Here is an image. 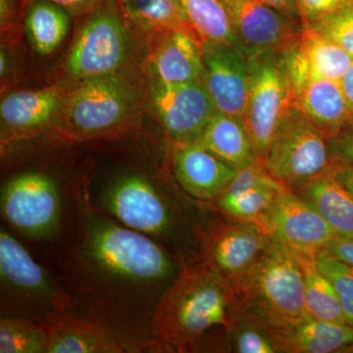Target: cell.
<instances>
[{
    "instance_id": "obj_3",
    "label": "cell",
    "mask_w": 353,
    "mask_h": 353,
    "mask_svg": "<svg viewBox=\"0 0 353 353\" xmlns=\"http://www.w3.org/2000/svg\"><path fill=\"white\" fill-rule=\"evenodd\" d=\"M236 316L266 332L308 316L299 252L271 241L257 261L231 285Z\"/></svg>"
},
{
    "instance_id": "obj_20",
    "label": "cell",
    "mask_w": 353,
    "mask_h": 353,
    "mask_svg": "<svg viewBox=\"0 0 353 353\" xmlns=\"http://www.w3.org/2000/svg\"><path fill=\"white\" fill-rule=\"evenodd\" d=\"M280 352H353V327L321 321L306 316L303 319L267 330Z\"/></svg>"
},
{
    "instance_id": "obj_28",
    "label": "cell",
    "mask_w": 353,
    "mask_h": 353,
    "mask_svg": "<svg viewBox=\"0 0 353 353\" xmlns=\"http://www.w3.org/2000/svg\"><path fill=\"white\" fill-rule=\"evenodd\" d=\"M119 1L128 17L143 29L166 32L187 31L194 34L178 0Z\"/></svg>"
},
{
    "instance_id": "obj_9",
    "label": "cell",
    "mask_w": 353,
    "mask_h": 353,
    "mask_svg": "<svg viewBox=\"0 0 353 353\" xmlns=\"http://www.w3.org/2000/svg\"><path fill=\"white\" fill-rule=\"evenodd\" d=\"M134 103L131 88L114 75L85 79L68 102V131L76 139H95L123 131Z\"/></svg>"
},
{
    "instance_id": "obj_16",
    "label": "cell",
    "mask_w": 353,
    "mask_h": 353,
    "mask_svg": "<svg viewBox=\"0 0 353 353\" xmlns=\"http://www.w3.org/2000/svg\"><path fill=\"white\" fill-rule=\"evenodd\" d=\"M172 170L179 188L197 204L219 199L238 174L197 143L174 145Z\"/></svg>"
},
{
    "instance_id": "obj_36",
    "label": "cell",
    "mask_w": 353,
    "mask_h": 353,
    "mask_svg": "<svg viewBox=\"0 0 353 353\" xmlns=\"http://www.w3.org/2000/svg\"><path fill=\"white\" fill-rule=\"evenodd\" d=\"M324 250L334 255L336 259L353 266V239L334 236Z\"/></svg>"
},
{
    "instance_id": "obj_39",
    "label": "cell",
    "mask_w": 353,
    "mask_h": 353,
    "mask_svg": "<svg viewBox=\"0 0 353 353\" xmlns=\"http://www.w3.org/2000/svg\"><path fill=\"white\" fill-rule=\"evenodd\" d=\"M331 174L353 196V167H336Z\"/></svg>"
},
{
    "instance_id": "obj_13",
    "label": "cell",
    "mask_w": 353,
    "mask_h": 353,
    "mask_svg": "<svg viewBox=\"0 0 353 353\" xmlns=\"http://www.w3.org/2000/svg\"><path fill=\"white\" fill-rule=\"evenodd\" d=\"M256 225L272 240L309 254H316L336 236L319 212L290 189L279 194Z\"/></svg>"
},
{
    "instance_id": "obj_41",
    "label": "cell",
    "mask_w": 353,
    "mask_h": 353,
    "mask_svg": "<svg viewBox=\"0 0 353 353\" xmlns=\"http://www.w3.org/2000/svg\"><path fill=\"white\" fill-rule=\"evenodd\" d=\"M352 1H353V0H352Z\"/></svg>"
},
{
    "instance_id": "obj_19",
    "label": "cell",
    "mask_w": 353,
    "mask_h": 353,
    "mask_svg": "<svg viewBox=\"0 0 353 353\" xmlns=\"http://www.w3.org/2000/svg\"><path fill=\"white\" fill-rule=\"evenodd\" d=\"M292 106L299 109L327 136L339 129L353 114L341 83L321 78L290 81Z\"/></svg>"
},
{
    "instance_id": "obj_26",
    "label": "cell",
    "mask_w": 353,
    "mask_h": 353,
    "mask_svg": "<svg viewBox=\"0 0 353 353\" xmlns=\"http://www.w3.org/2000/svg\"><path fill=\"white\" fill-rule=\"evenodd\" d=\"M25 27L34 50L39 54H50L68 34L70 12L48 0H30Z\"/></svg>"
},
{
    "instance_id": "obj_10",
    "label": "cell",
    "mask_w": 353,
    "mask_h": 353,
    "mask_svg": "<svg viewBox=\"0 0 353 353\" xmlns=\"http://www.w3.org/2000/svg\"><path fill=\"white\" fill-rule=\"evenodd\" d=\"M105 1L85 23L70 50L66 68L74 78L114 75L125 61L126 32L112 7L103 6Z\"/></svg>"
},
{
    "instance_id": "obj_1",
    "label": "cell",
    "mask_w": 353,
    "mask_h": 353,
    "mask_svg": "<svg viewBox=\"0 0 353 353\" xmlns=\"http://www.w3.org/2000/svg\"><path fill=\"white\" fill-rule=\"evenodd\" d=\"M54 248L53 274L67 312L160 353L153 314L182 269L176 255L95 208L85 183L69 192Z\"/></svg>"
},
{
    "instance_id": "obj_8",
    "label": "cell",
    "mask_w": 353,
    "mask_h": 353,
    "mask_svg": "<svg viewBox=\"0 0 353 353\" xmlns=\"http://www.w3.org/2000/svg\"><path fill=\"white\" fill-rule=\"evenodd\" d=\"M250 85L243 120L264 161L279 124L292 106V90L284 54L248 59Z\"/></svg>"
},
{
    "instance_id": "obj_18",
    "label": "cell",
    "mask_w": 353,
    "mask_h": 353,
    "mask_svg": "<svg viewBox=\"0 0 353 353\" xmlns=\"http://www.w3.org/2000/svg\"><path fill=\"white\" fill-rule=\"evenodd\" d=\"M284 57L290 81L321 78L341 83L353 64L348 51L307 28Z\"/></svg>"
},
{
    "instance_id": "obj_17",
    "label": "cell",
    "mask_w": 353,
    "mask_h": 353,
    "mask_svg": "<svg viewBox=\"0 0 353 353\" xmlns=\"http://www.w3.org/2000/svg\"><path fill=\"white\" fill-rule=\"evenodd\" d=\"M43 324L48 334V353L152 352L141 343L67 311Z\"/></svg>"
},
{
    "instance_id": "obj_23",
    "label": "cell",
    "mask_w": 353,
    "mask_h": 353,
    "mask_svg": "<svg viewBox=\"0 0 353 353\" xmlns=\"http://www.w3.org/2000/svg\"><path fill=\"white\" fill-rule=\"evenodd\" d=\"M196 143L236 169L259 159L243 119L216 112Z\"/></svg>"
},
{
    "instance_id": "obj_7",
    "label": "cell",
    "mask_w": 353,
    "mask_h": 353,
    "mask_svg": "<svg viewBox=\"0 0 353 353\" xmlns=\"http://www.w3.org/2000/svg\"><path fill=\"white\" fill-rule=\"evenodd\" d=\"M264 163L290 190L332 173L334 169L328 136L294 106L288 109L279 124Z\"/></svg>"
},
{
    "instance_id": "obj_30",
    "label": "cell",
    "mask_w": 353,
    "mask_h": 353,
    "mask_svg": "<svg viewBox=\"0 0 353 353\" xmlns=\"http://www.w3.org/2000/svg\"><path fill=\"white\" fill-rule=\"evenodd\" d=\"M0 353H48V334L43 323L2 316Z\"/></svg>"
},
{
    "instance_id": "obj_15",
    "label": "cell",
    "mask_w": 353,
    "mask_h": 353,
    "mask_svg": "<svg viewBox=\"0 0 353 353\" xmlns=\"http://www.w3.org/2000/svg\"><path fill=\"white\" fill-rule=\"evenodd\" d=\"M201 46V81L216 110L243 119L250 85L248 59L234 46L208 43Z\"/></svg>"
},
{
    "instance_id": "obj_22",
    "label": "cell",
    "mask_w": 353,
    "mask_h": 353,
    "mask_svg": "<svg viewBox=\"0 0 353 353\" xmlns=\"http://www.w3.org/2000/svg\"><path fill=\"white\" fill-rule=\"evenodd\" d=\"M152 68L159 83L201 81L203 58L201 41L192 32H168L154 53Z\"/></svg>"
},
{
    "instance_id": "obj_32",
    "label": "cell",
    "mask_w": 353,
    "mask_h": 353,
    "mask_svg": "<svg viewBox=\"0 0 353 353\" xmlns=\"http://www.w3.org/2000/svg\"><path fill=\"white\" fill-rule=\"evenodd\" d=\"M230 348L239 353L280 352L277 345L266 332L238 316H234L230 333Z\"/></svg>"
},
{
    "instance_id": "obj_34",
    "label": "cell",
    "mask_w": 353,
    "mask_h": 353,
    "mask_svg": "<svg viewBox=\"0 0 353 353\" xmlns=\"http://www.w3.org/2000/svg\"><path fill=\"white\" fill-rule=\"evenodd\" d=\"M328 148L334 168L353 167V114L338 131L330 134Z\"/></svg>"
},
{
    "instance_id": "obj_37",
    "label": "cell",
    "mask_w": 353,
    "mask_h": 353,
    "mask_svg": "<svg viewBox=\"0 0 353 353\" xmlns=\"http://www.w3.org/2000/svg\"><path fill=\"white\" fill-rule=\"evenodd\" d=\"M63 7L70 13H85L94 10L105 0H48Z\"/></svg>"
},
{
    "instance_id": "obj_14",
    "label": "cell",
    "mask_w": 353,
    "mask_h": 353,
    "mask_svg": "<svg viewBox=\"0 0 353 353\" xmlns=\"http://www.w3.org/2000/svg\"><path fill=\"white\" fill-rule=\"evenodd\" d=\"M152 104L174 145L196 143L217 112L202 81L157 83L153 88Z\"/></svg>"
},
{
    "instance_id": "obj_11",
    "label": "cell",
    "mask_w": 353,
    "mask_h": 353,
    "mask_svg": "<svg viewBox=\"0 0 353 353\" xmlns=\"http://www.w3.org/2000/svg\"><path fill=\"white\" fill-rule=\"evenodd\" d=\"M236 38L239 50L246 59L284 54L301 38L303 26L273 7L255 0H224Z\"/></svg>"
},
{
    "instance_id": "obj_35",
    "label": "cell",
    "mask_w": 353,
    "mask_h": 353,
    "mask_svg": "<svg viewBox=\"0 0 353 353\" xmlns=\"http://www.w3.org/2000/svg\"><path fill=\"white\" fill-rule=\"evenodd\" d=\"M348 0H296L303 27L314 24L341 8Z\"/></svg>"
},
{
    "instance_id": "obj_27",
    "label": "cell",
    "mask_w": 353,
    "mask_h": 353,
    "mask_svg": "<svg viewBox=\"0 0 353 353\" xmlns=\"http://www.w3.org/2000/svg\"><path fill=\"white\" fill-rule=\"evenodd\" d=\"M299 255L303 267L304 303L307 314L321 321L347 324L338 294L318 269L315 254L299 252Z\"/></svg>"
},
{
    "instance_id": "obj_6",
    "label": "cell",
    "mask_w": 353,
    "mask_h": 353,
    "mask_svg": "<svg viewBox=\"0 0 353 353\" xmlns=\"http://www.w3.org/2000/svg\"><path fill=\"white\" fill-rule=\"evenodd\" d=\"M67 196L48 174L37 171L18 174L2 185V219L6 226L29 240L55 245Z\"/></svg>"
},
{
    "instance_id": "obj_5",
    "label": "cell",
    "mask_w": 353,
    "mask_h": 353,
    "mask_svg": "<svg viewBox=\"0 0 353 353\" xmlns=\"http://www.w3.org/2000/svg\"><path fill=\"white\" fill-rule=\"evenodd\" d=\"M67 311V297L6 227L0 229V313L46 323Z\"/></svg>"
},
{
    "instance_id": "obj_4",
    "label": "cell",
    "mask_w": 353,
    "mask_h": 353,
    "mask_svg": "<svg viewBox=\"0 0 353 353\" xmlns=\"http://www.w3.org/2000/svg\"><path fill=\"white\" fill-rule=\"evenodd\" d=\"M85 187L95 208L174 253L181 224L176 199L154 176L136 170L118 171Z\"/></svg>"
},
{
    "instance_id": "obj_40",
    "label": "cell",
    "mask_w": 353,
    "mask_h": 353,
    "mask_svg": "<svg viewBox=\"0 0 353 353\" xmlns=\"http://www.w3.org/2000/svg\"><path fill=\"white\" fill-rule=\"evenodd\" d=\"M341 87L343 88V92L347 95L348 101H350L353 108V64L350 69L348 70L347 75L341 80Z\"/></svg>"
},
{
    "instance_id": "obj_31",
    "label": "cell",
    "mask_w": 353,
    "mask_h": 353,
    "mask_svg": "<svg viewBox=\"0 0 353 353\" xmlns=\"http://www.w3.org/2000/svg\"><path fill=\"white\" fill-rule=\"evenodd\" d=\"M315 262L320 272L333 285L345 320L353 327V266L336 259L324 248L316 253Z\"/></svg>"
},
{
    "instance_id": "obj_21",
    "label": "cell",
    "mask_w": 353,
    "mask_h": 353,
    "mask_svg": "<svg viewBox=\"0 0 353 353\" xmlns=\"http://www.w3.org/2000/svg\"><path fill=\"white\" fill-rule=\"evenodd\" d=\"M61 102L55 88L13 92L0 105L2 126L8 134L2 143L36 134L54 116Z\"/></svg>"
},
{
    "instance_id": "obj_24",
    "label": "cell",
    "mask_w": 353,
    "mask_h": 353,
    "mask_svg": "<svg viewBox=\"0 0 353 353\" xmlns=\"http://www.w3.org/2000/svg\"><path fill=\"white\" fill-rule=\"evenodd\" d=\"M292 190L319 212L336 236L353 239V196L331 173Z\"/></svg>"
},
{
    "instance_id": "obj_33",
    "label": "cell",
    "mask_w": 353,
    "mask_h": 353,
    "mask_svg": "<svg viewBox=\"0 0 353 353\" xmlns=\"http://www.w3.org/2000/svg\"><path fill=\"white\" fill-rule=\"evenodd\" d=\"M303 28H307L316 34L331 39L353 55V1L352 0H348L345 6L336 12L327 16L324 19Z\"/></svg>"
},
{
    "instance_id": "obj_2",
    "label": "cell",
    "mask_w": 353,
    "mask_h": 353,
    "mask_svg": "<svg viewBox=\"0 0 353 353\" xmlns=\"http://www.w3.org/2000/svg\"><path fill=\"white\" fill-rule=\"evenodd\" d=\"M236 315L233 287L201 255L185 260L152 319L160 353L221 352L230 348Z\"/></svg>"
},
{
    "instance_id": "obj_25",
    "label": "cell",
    "mask_w": 353,
    "mask_h": 353,
    "mask_svg": "<svg viewBox=\"0 0 353 353\" xmlns=\"http://www.w3.org/2000/svg\"><path fill=\"white\" fill-rule=\"evenodd\" d=\"M192 31L201 43L238 48V38L224 0H178Z\"/></svg>"
},
{
    "instance_id": "obj_29",
    "label": "cell",
    "mask_w": 353,
    "mask_h": 353,
    "mask_svg": "<svg viewBox=\"0 0 353 353\" xmlns=\"http://www.w3.org/2000/svg\"><path fill=\"white\" fill-rule=\"evenodd\" d=\"M285 189L288 188H262L236 196L223 194L215 201L209 203L199 204V206L225 216L230 220L253 223L256 225L267 210L271 208L279 194Z\"/></svg>"
},
{
    "instance_id": "obj_38",
    "label": "cell",
    "mask_w": 353,
    "mask_h": 353,
    "mask_svg": "<svg viewBox=\"0 0 353 353\" xmlns=\"http://www.w3.org/2000/svg\"><path fill=\"white\" fill-rule=\"evenodd\" d=\"M260 3L273 7L280 12L289 16L292 19H301L299 17V9H297L296 0H255Z\"/></svg>"
},
{
    "instance_id": "obj_12",
    "label": "cell",
    "mask_w": 353,
    "mask_h": 353,
    "mask_svg": "<svg viewBox=\"0 0 353 353\" xmlns=\"http://www.w3.org/2000/svg\"><path fill=\"white\" fill-rule=\"evenodd\" d=\"M272 239L253 223L213 220L199 234V253L230 285L261 256Z\"/></svg>"
}]
</instances>
